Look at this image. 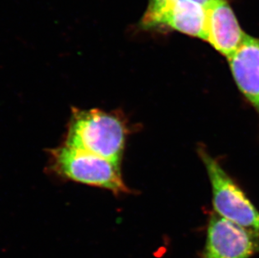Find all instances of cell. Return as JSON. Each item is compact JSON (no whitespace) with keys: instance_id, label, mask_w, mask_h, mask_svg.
<instances>
[{"instance_id":"obj_4","label":"cell","mask_w":259,"mask_h":258,"mask_svg":"<svg viewBox=\"0 0 259 258\" xmlns=\"http://www.w3.org/2000/svg\"><path fill=\"white\" fill-rule=\"evenodd\" d=\"M259 252V234L213 214L201 258H250Z\"/></svg>"},{"instance_id":"obj_1","label":"cell","mask_w":259,"mask_h":258,"mask_svg":"<svg viewBox=\"0 0 259 258\" xmlns=\"http://www.w3.org/2000/svg\"><path fill=\"white\" fill-rule=\"evenodd\" d=\"M127 135L124 119L116 112L73 108L64 144L121 163Z\"/></svg>"},{"instance_id":"obj_2","label":"cell","mask_w":259,"mask_h":258,"mask_svg":"<svg viewBox=\"0 0 259 258\" xmlns=\"http://www.w3.org/2000/svg\"><path fill=\"white\" fill-rule=\"evenodd\" d=\"M50 159L52 170L61 178L102 188L116 196L130 192L119 163L65 144L50 151Z\"/></svg>"},{"instance_id":"obj_5","label":"cell","mask_w":259,"mask_h":258,"mask_svg":"<svg viewBox=\"0 0 259 258\" xmlns=\"http://www.w3.org/2000/svg\"><path fill=\"white\" fill-rule=\"evenodd\" d=\"M246 36L228 0H214L208 5L205 41L215 51L228 58Z\"/></svg>"},{"instance_id":"obj_3","label":"cell","mask_w":259,"mask_h":258,"mask_svg":"<svg viewBox=\"0 0 259 258\" xmlns=\"http://www.w3.org/2000/svg\"><path fill=\"white\" fill-rule=\"evenodd\" d=\"M200 155L210 179L215 214L259 234V211L257 208L218 161L203 149H200Z\"/></svg>"},{"instance_id":"obj_6","label":"cell","mask_w":259,"mask_h":258,"mask_svg":"<svg viewBox=\"0 0 259 258\" xmlns=\"http://www.w3.org/2000/svg\"><path fill=\"white\" fill-rule=\"evenodd\" d=\"M236 84L259 115V39L247 34L239 48L228 57Z\"/></svg>"},{"instance_id":"obj_7","label":"cell","mask_w":259,"mask_h":258,"mask_svg":"<svg viewBox=\"0 0 259 258\" xmlns=\"http://www.w3.org/2000/svg\"><path fill=\"white\" fill-rule=\"evenodd\" d=\"M214 0H149V5L147 6L146 13H152L168 7L169 5L185 2H197L208 6Z\"/></svg>"}]
</instances>
